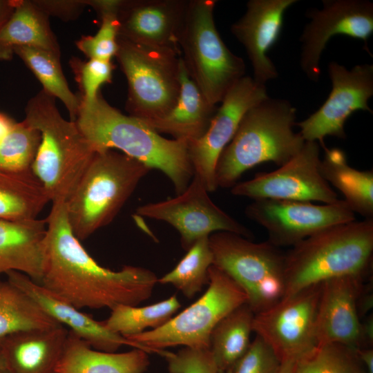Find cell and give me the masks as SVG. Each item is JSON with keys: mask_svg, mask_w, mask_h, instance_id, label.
<instances>
[{"mask_svg": "<svg viewBox=\"0 0 373 373\" xmlns=\"http://www.w3.org/2000/svg\"><path fill=\"white\" fill-rule=\"evenodd\" d=\"M365 278L345 276L321 283L316 318L317 345L336 343L361 347L357 300L365 286Z\"/></svg>", "mask_w": 373, "mask_h": 373, "instance_id": "18", "label": "cell"}, {"mask_svg": "<svg viewBox=\"0 0 373 373\" xmlns=\"http://www.w3.org/2000/svg\"><path fill=\"white\" fill-rule=\"evenodd\" d=\"M321 10L307 12L310 19L300 37V66L308 79L318 82L320 60L327 44L336 35H345L363 42L367 47L373 33V3L366 0H323Z\"/></svg>", "mask_w": 373, "mask_h": 373, "instance_id": "16", "label": "cell"}, {"mask_svg": "<svg viewBox=\"0 0 373 373\" xmlns=\"http://www.w3.org/2000/svg\"><path fill=\"white\" fill-rule=\"evenodd\" d=\"M356 352L366 372L373 373V348H356Z\"/></svg>", "mask_w": 373, "mask_h": 373, "instance_id": "42", "label": "cell"}, {"mask_svg": "<svg viewBox=\"0 0 373 373\" xmlns=\"http://www.w3.org/2000/svg\"><path fill=\"white\" fill-rule=\"evenodd\" d=\"M50 201L46 191L30 173L0 171V219L25 221L36 219Z\"/></svg>", "mask_w": 373, "mask_h": 373, "instance_id": "29", "label": "cell"}, {"mask_svg": "<svg viewBox=\"0 0 373 373\" xmlns=\"http://www.w3.org/2000/svg\"><path fill=\"white\" fill-rule=\"evenodd\" d=\"M46 236V219H0V274L19 271L39 283L45 262Z\"/></svg>", "mask_w": 373, "mask_h": 373, "instance_id": "22", "label": "cell"}, {"mask_svg": "<svg viewBox=\"0 0 373 373\" xmlns=\"http://www.w3.org/2000/svg\"><path fill=\"white\" fill-rule=\"evenodd\" d=\"M16 122L7 116L0 113V144L10 132Z\"/></svg>", "mask_w": 373, "mask_h": 373, "instance_id": "43", "label": "cell"}, {"mask_svg": "<svg viewBox=\"0 0 373 373\" xmlns=\"http://www.w3.org/2000/svg\"><path fill=\"white\" fill-rule=\"evenodd\" d=\"M55 99L39 92L28 103L23 119L40 133L32 171L52 203L66 202L95 153L76 122L61 117Z\"/></svg>", "mask_w": 373, "mask_h": 373, "instance_id": "5", "label": "cell"}, {"mask_svg": "<svg viewBox=\"0 0 373 373\" xmlns=\"http://www.w3.org/2000/svg\"><path fill=\"white\" fill-rule=\"evenodd\" d=\"M33 72L46 93L58 98L69 112L70 121L75 122L79 108V98L71 91L63 74L59 55L45 50L21 46L14 49Z\"/></svg>", "mask_w": 373, "mask_h": 373, "instance_id": "31", "label": "cell"}, {"mask_svg": "<svg viewBox=\"0 0 373 373\" xmlns=\"http://www.w3.org/2000/svg\"><path fill=\"white\" fill-rule=\"evenodd\" d=\"M320 145L305 142L301 150L275 171L259 173L236 183L231 193L254 200L270 199L335 204L341 200L319 171Z\"/></svg>", "mask_w": 373, "mask_h": 373, "instance_id": "12", "label": "cell"}, {"mask_svg": "<svg viewBox=\"0 0 373 373\" xmlns=\"http://www.w3.org/2000/svg\"><path fill=\"white\" fill-rule=\"evenodd\" d=\"M79 101L75 122L95 151L118 149L161 171L177 195L185 191L194 175L185 142L165 138L142 120L122 113L100 93L91 102Z\"/></svg>", "mask_w": 373, "mask_h": 373, "instance_id": "2", "label": "cell"}, {"mask_svg": "<svg viewBox=\"0 0 373 373\" xmlns=\"http://www.w3.org/2000/svg\"><path fill=\"white\" fill-rule=\"evenodd\" d=\"M51 373H57V372H55L54 371V372H51Z\"/></svg>", "mask_w": 373, "mask_h": 373, "instance_id": "48", "label": "cell"}, {"mask_svg": "<svg viewBox=\"0 0 373 373\" xmlns=\"http://www.w3.org/2000/svg\"><path fill=\"white\" fill-rule=\"evenodd\" d=\"M332 90L322 106L305 119L296 123L306 142H316L325 149L327 136L344 139L345 124L356 111L372 113L368 100L373 95V65L358 64L347 69L337 62L328 66Z\"/></svg>", "mask_w": 373, "mask_h": 373, "instance_id": "15", "label": "cell"}, {"mask_svg": "<svg viewBox=\"0 0 373 373\" xmlns=\"http://www.w3.org/2000/svg\"><path fill=\"white\" fill-rule=\"evenodd\" d=\"M0 373H10L8 370L4 369L0 371Z\"/></svg>", "mask_w": 373, "mask_h": 373, "instance_id": "47", "label": "cell"}, {"mask_svg": "<svg viewBox=\"0 0 373 373\" xmlns=\"http://www.w3.org/2000/svg\"><path fill=\"white\" fill-rule=\"evenodd\" d=\"M242 289L214 265L209 269L208 288L195 303L162 326L126 337L163 356L164 348L182 345L209 349L215 326L227 314L247 303Z\"/></svg>", "mask_w": 373, "mask_h": 373, "instance_id": "10", "label": "cell"}, {"mask_svg": "<svg viewBox=\"0 0 373 373\" xmlns=\"http://www.w3.org/2000/svg\"><path fill=\"white\" fill-rule=\"evenodd\" d=\"M7 280L30 296L54 320L69 327L78 337L87 342L95 350L115 352L121 346L128 345L148 350L126 338L108 329L103 321H97L72 305L52 295L40 284L19 271L6 274Z\"/></svg>", "mask_w": 373, "mask_h": 373, "instance_id": "21", "label": "cell"}, {"mask_svg": "<svg viewBox=\"0 0 373 373\" xmlns=\"http://www.w3.org/2000/svg\"><path fill=\"white\" fill-rule=\"evenodd\" d=\"M13 8L0 28V59L12 58L17 47L36 48L59 55L44 11L36 3L12 1Z\"/></svg>", "mask_w": 373, "mask_h": 373, "instance_id": "26", "label": "cell"}, {"mask_svg": "<svg viewBox=\"0 0 373 373\" xmlns=\"http://www.w3.org/2000/svg\"><path fill=\"white\" fill-rule=\"evenodd\" d=\"M297 0H250L244 15L231 26L251 61L253 79L258 84L278 77L277 69L267 55L280 35L286 10Z\"/></svg>", "mask_w": 373, "mask_h": 373, "instance_id": "19", "label": "cell"}, {"mask_svg": "<svg viewBox=\"0 0 373 373\" xmlns=\"http://www.w3.org/2000/svg\"><path fill=\"white\" fill-rule=\"evenodd\" d=\"M46 220L45 262L40 284L81 309L137 306L152 295L158 278L152 271L125 265L113 271L99 265L73 234L64 202L52 203Z\"/></svg>", "mask_w": 373, "mask_h": 373, "instance_id": "1", "label": "cell"}, {"mask_svg": "<svg viewBox=\"0 0 373 373\" xmlns=\"http://www.w3.org/2000/svg\"><path fill=\"white\" fill-rule=\"evenodd\" d=\"M59 325L26 293L8 280H0V346L10 335Z\"/></svg>", "mask_w": 373, "mask_h": 373, "instance_id": "30", "label": "cell"}, {"mask_svg": "<svg viewBox=\"0 0 373 373\" xmlns=\"http://www.w3.org/2000/svg\"><path fill=\"white\" fill-rule=\"evenodd\" d=\"M319 171L324 180L339 191L355 213L372 218L373 171H359L347 162L345 153L338 148L324 149Z\"/></svg>", "mask_w": 373, "mask_h": 373, "instance_id": "27", "label": "cell"}, {"mask_svg": "<svg viewBox=\"0 0 373 373\" xmlns=\"http://www.w3.org/2000/svg\"><path fill=\"white\" fill-rule=\"evenodd\" d=\"M373 344V316H367L365 320L361 321V347H372Z\"/></svg>", "mask_w": 373, "mask_h": 373, "instance_id": "40", "label": "cell"}, {"mask_svg": "<svg viewBox=\"0 0 373 373\" xmlns=\"http://www.w3.org/2000/svg\"><path fill=\"white\" fill-rule=\"evenodd\" d=\"M246 216L264 227L268 241L280 247L294 246L329 227L355 220V213L343 200L335 204L254 200L245 209Z\"/></svg>", "mask_w": 373, "mask_h": 373, "instance_id": "14", "label": "cell"}, {"mask_svg": "<svg viewBox=\"0 0 373 373\" xmlns=\"http://www.w3.org/2000/svg\"><path fill=\"white\" fill-rule=\"evenodd\" d=\"M99 13L102 23L97 32L93 36L82 37L76 45L89 59L111 61L118 48L119 11L102 10Z\"/></svg>", "mask_w": 373, "mask_h": 373, "instance_id": "36", "label": "cell"}, {"mask_svg": "<svg viewBox=\"0 0 373 373\" xmlns=\"http://www.w3.org/2000/svg\"><path fill=\"white\" fill-rule=\"evenodd\" d=\"M162 357L169 373H219L209 349L184 347L177 352L165 350Z\"/></svg>", "mask_w": 373, "mask_h": 373, "instance_id": "39", "label": "cell"}, {"mask_svg": "<svg viewBox=\"0 0 373 373\" xmlns=\"http://www.w3.org/2000/svg\"><path fill=\"white\" fill-rule=\"evenodd\" d=\"M268 97L265 86L257 84L250 76H244L226 94L205 133L188 145L194 175L202 181L209 193L218 188V160L233 137L242 117Z\"/></svg>", "mask_w": 373, "mask_h": 373, "instance_id": "17", "label": "cell"}, {"mask_svg": "<svg viewBox=\"0 0 373 373\" xmlns=\"http://www.w3.org/2000/svg\"><path fill=\"white\" fill-rule=\"evenodd\" d=\"M4 369H6V364H5L3 357L1 353L0 352V371Z\"/></svg>", "mask_w": 373, "mask_h": 373, "instance_id": "46", "label": "cell"}, {"mask_svg": "<svg viewBox=\"0 0 373 373\" xmlns=\"http://www.w3.org/2000/svg\"><path fill=\"white\" fill-rule=\"evenodd\" d=\"M216 0H188L178 44L189 76L207 101L216 106L245 76L244 60L233 54L214 21Z\"/></svg>", "mask_w": 373, "mask_h": 373, "instance_id": "7", "label": "cell"}, {"mask_svg": "<svg viewBox=\"0 0 373 373\" xmlns=\"http://www.w3.org/2000/svg\"><path fill=\"white\" fill-rule=\"evenodd\" d=\"M149 353L134 348L122 352H106L93 349L69 331L57 373H146L150 364Z\"/></svg>", "mask_w": 373, "mask_h": 373, "instance_id": "25", "label": "cell"}, {"mask_svg": "<svg viewBox=\"0 0 373 373\" xmlns=\"http://www.w3.org/2000/svg\"><path fill=\"white\" fill-rule=\"evenodd\" d=\"M151 170L113 149L95 151L65 202L75 236L83 240L110 224Z\"/></svg>", "mask_w": 373, "mask_h": 373, "instance_id": "6", "label": "cell"}, {"mask_svg": "<svg viewBox=\"0 0 373 373\" xmlns=\"http://www.w3.org/2000/svg\"><path fill=\"white\" fill-rule=\"evenodd\" d=\"M216 111L189 76L180 57V90L175 105L158 119L142 121L159 134L171 135L189 145L205 133Z\"/></svg>", "mask_w": 373, "mask_h": 373, "instance_id": "24", "label": "cell"}, {"mask_svg": "<svg viewBox=\"0 0 373 373\" xmlns=\"http://www.w3.org/2000/svg\"><path fill=\"white\" fill-rule=\"evenodd\" d=\"M321 283L309 286L255 314L253 332L280 361L297 362L317 346L316 318Z\"/></svg>", "mask_w": 373, "mask_h": 373, "instance_id": "11", "label": "cell"}, {"mask_svg": "<svg viewBox=\"0 0 373 373\" xmlns=\"http://www.w3.org/2000/svg\"><path fill=\"white\" fill-rule=\"evenodd\" d=\"M41 142L40 133L23 120L16 122L0 144V171L22 173L32 171Z\"/></svg>", "mask_w": 373, "mask_h": 373, "instance_id": "34", "label": "cell"}, {"mask_svg": "<svg viewBox=\"0 0 373 373\" xmlns=\"http://www.w3.org/2000/svg\"><path fill=\"white\" fill-rule=\"evenodd\" d=\"M296 115L289 101L269 97L249 108L218 160V187L233 186L245 171L262 163L280 166L295 156L305 142L294 131Z\"/></svg>", "mask_w": 373, "mask_h": 373, "instance_id": "3", "label": "cell"}, {"mask_svg": "<svg viewBox=\"0 0 373 373\" xmlns=\"http://www.w3.org/2000/svg\"><path fill=\"white\" fill-rule=\"evenodd\" d=\"M213 263L245 291L254 314L285 294V254L268 240L254 242L241 235L219 231L209 236Z\"/></svg>", "mask_w": 373, "mask_h": 373, "instance_id": "9", "label": "cell"}, {"mask_svg": "<svg viewBox=\"0 0 373 373\" xmlns=\"http://www.w3.org/2000/svg\"><path fill=\"white\" fill-rule=\"evenodd\" d=\"M278 373H296V362L292 360L281 361Z\"/></svg>", "mask_w": 373, "mask_h": 373, "instance_id": "45", "label": "cell"}, {"mask_svg": "<svg viewBox=\"0 0 373 373\" xmlns=\"http://www.w3.org/2000/svg\"><path fill=\"white\" fill-rule=\"evenodd\" d=\"M74 68L82 91L79 99L89 102L99 93V88L111 82L114 66L111 61L89 59L75 62Z\"/></svg>", "mask_w": 373, "mask_h": 373, "instance_id": "37", "label": "cell"}, {"mask_svg": "<svg viewBox=\"0 0 373 373\" xmlns=\"http://www.w3.org/2000/svg\"><path fill=\"white\" fill-rule=\"evenodd\" d=\"M213 263L209 236L202 238L187 250L171 271L158 278L157 283L170 284L191 299L208 285L209 269Z\"/></svg>", "mask_w": 373, "mask_h": 373, "instance_id": "33", "label": "cell"}, {"mask_svg": "<svg viewBox=\"0 0 373 373\" xmlns=\"http://www.w3.org/2000/svg\"><path fill=\"white\" fill-rule=\"evenodd\" d=\"M281 361L258 336L229 373H278Z\"/></svg>", "mask_w": 373, "mask_h": 373, "instance_id": "38", "label": "cell"}, {"mask_svg": "<svg viewBox=\"0 0 373 373\" xmlns=\"http://www.w3.org/2000/svg\"><path fill=\"white\" fill-rule=\"evenodd\" d=\"M366 286L367 285H365L357 300V310L360 318L370 311L373 305V296L372 292L370 291V286H368L367 288Z\"/></svg>", "mask_w": 373, "mask_h": 373, "instance_id": "41", "label": "cell"}, {"mask_svg": "<svg viewBox=\"0 0 373 373\" xmlns=\"http://www.w3.org/2000/svg\"><path fill=\"white\" fill-rule=\"evenodd\" d=\"M296 373H367L356 348L331 343L317 345L296 362Z\"/></svg>", "mask_w": 373, "mask_h": 373, "instance_id": "35", "label": "cell"}, {"mask_svg": "<svg viewBox=\"0 0 373 373\" xmlns=\"http://www.w3.org/2000/svg\"><path fill=\"white\" fill-rule=\"evenodd\" d=\"M180 307L175 294L144 307L119 305L111 309L110 316L103 323L112 332L126 338L142 333L147 328L155 329L162 326Z\"/></svg>", "mask_w": 373, "mask_h": 373, "instance_id": "32", "label": "cell"}, {"mask_svg": "<svg viewBox=\"0 0 373 373\" xmlns=\"http://www.w3.org/2000/svg\"><path fill=\"white\" fill-rule=\"evenodd\" d=\"M136 212L173 226L186 251L198 240L216 232H232L248 239L253 237L249 229L211 200L204 184L195 175L185 191L175 198L144 204Z\"/></svg>", "mask_w": 373, "mask_h": 373, "instance_id": "13", "label": "cell"}, {"mask_svg": "<svg viewBox=\"0 0 373 373\" xmlns=\"http://www.w3.org/2000/svg\"><path fill=\"white\" fill-rule=\"evenodd\" d=\"M188 0L125 1L119 14V35L131 41L173 50L178 44Z\"/></svg>", "mask_w": 373, "mask_h": 373, "instance_id": "20", "label": "cell"}, {"mask_svg": "<svg viewBox=\"0 0 373 373\" xmlns=\"http://www.w3.org/2000/svg\"><path fill=\"white\" fill-rule=\"evenodd\" d=\"M254 315L245 303L224 317L212 330L209 351L219 373H229L248 350Z\"/></svg>", "mask_w": 373, "mask_h": 373, "instance_id": "28", "label": "cell"}, {"mask_svg": "<svg viewBox=\"0 0 373 373\" xmlns=\"http://www.w3.org/2000/svg\"><path fill=\"white\" fill-rule=\"evenodd\" d=\"M13 8L12 1H0V28L9 17Z\"/></svg>", "mask_w": 373, "mask_h": 373, "instance_id": "44", "label": "cell"}, {"mask_svg": "<svg viewBox=\"0 0 373 373\" xmlns=\"http://www.w3.org/2000/svg\"><path fill=\"white\" fill-rule=\"evenodd\" d=\"M117 44L115 57L128 82V115L144 122L164 117L179 97L180 54L120 37Z\"/></svg>", "mask_w": 373, "mask_h": 373, "instance_id": "8", "label": "cell"}, {"mask_svg": "<svg viewBox=\"0 0 373 373\" xmlns=\"http://www.w3.org/2000/svg\"><path fill=\"white\" fill-rule=\"evenodd\" d=\"M68 332L63 325H59L8 336L0 346L6 370L10 373L54 372Z\"/></svg>", "mask_w": 373, "mask_h": 373, "instance_id": "23", "label": "cell"}, {"mask_svg": "<svg viewBox=\"0 0 373 373\" xmlns=\"http://www.w3.org/2000/svg\"><path fill=\"white\" fill-rule=\"evenodd\" d=\"M372 256V218L326 228L285 254V296L334 278L367 277Z\"/></svg>", "mask_w": 373, "mask_h": 373, "instance_id": "4", "label": "cell"}]
</instances>
